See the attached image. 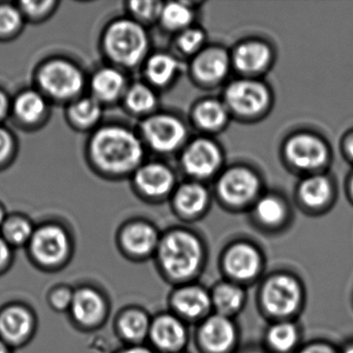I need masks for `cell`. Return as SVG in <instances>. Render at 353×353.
<instances>
[{"instance_id": "1", "label": "cell", "mask_w": 353, "mask_h": 353, "mask_svg": "<svg viewBox=\"0 0 353 353\" xmlns=\"http://www.w3.org/2000/svg\"><path fill=\"white\" fill-rule=\"evenodd\" d=\"M94 162L110 173H125L141 161L143 150L138 138L121 127L103 128L92 138Z\"/></svg>"}, {"instance_id": "28", "label": "cell", "mask_w": 353, "mask_h": 353, "mask_svg": "<svg viewBox=\"0 0 353 353\" xmlns=\"http://www.w3.org/2000/svg\"><path fill=\"white\" fill-rule=\"evenodd\" d=\"M1 228H3L1 236L13 249L28 245L34 232L32 224L26 219L22 218L10 219L9 221L5 222Z\"/></svg>"}, {"instance_id": "31", "label": "cell", "mask_w": 353, "mask_h": 353, "mask_svg": "<svg viewBox=\"0 0 353 353\" xmlns=\"http://www.w3.org/2000/svg\"><path fill=\"white\" fill-rule=\"evenodd\" d=\"M161 20L170 30H183L192 21L191 10L181 3H170L163 7Z\"/></svg>"}, {"instance_id": "24", "label": "cell", "mask_w": 353, "mask_h": 353, "mask_svg": "<svg viewBox=\"0 0 353 353\" xmlns=\"http://www.w3.org/2000/svg\"><path fill=\"white\" fill-rule=\"evenodd\" d=\"M206 190L197 183H188L179 190L176 194L177 208L181 212L189 216L199 214L208 204Z\"/></svg>"}, {"instance_id": "11", "label": "cell", "mask_w": 353, "mask_h": 353, "mask_svg": "<svg viewBox=\"0 0 353 353\" xmlns=\"http://www.w3.org/2000/svg\"><path fill=\"white\" fill-rule=\"evenodd\" d=\"M289 161L301 169L321 166L327 158V150L321 140L307 134L294 136L286 145Z\"/></svg>"}, {"instance_id": "10", "label": "cell", "mask_w": 353, "mask_h": 353, "mask_svg": "<svg viewBox=\"0 0 353 353\" xmlns=\"http://www.w3.org/2000/svg\"><path fill=\"white\" fill-rule=\"evenodd\" d=\"M226 100L235 112L254 115L266 106L268 94L266 88L259 82L241 80L227 88Z\"/></svg>"}, {"instance_id": "39", "label": "cell", "mask_w": 353, "mask_h": 353, "mask_svg": "<svg viewBox=\"0 0 353 353\" xmlns=\"http://www.w3.org/2000/svg\"><path fill=\"white\" fill-rule=\"evenodd\" d=\"M162 3L158 1H133L131 3V10L136 16L142 19H154L161 15Z\"/></svg>"}, {"instance_id": "51", "label": "cell", "mask_w": 353, "mask_h": 353, "mask_svg": "<svg viewBox=\"0 0 353 353\" xmlns=\"http://www.w3.org/2000/svg\"><path fill=\"white\" fill-rule=\"evenodd\" d=\"M250 353H260V352H250Z\"/></svg>"}, {"instance_id": "21", "label": "cell", "mask_w": 353, "mask_h": 353, "mask_svg": "<svg viewBox=\"0 0 353 353\" xmlns=\"http://www.w3.org/2000/svg\"><path fill=\"white\" fill-rule=\"evenodd\" d=\"M270 59V49L260 42H249L241 45L233 57L237 69L245 73L261 71L266 67Z\"/></svg>"}, {"instance_id": "18", "label": "cell", "mask_w": 353, "mask_h": 353, "mask_svg": "<svg viewBox=\"0 0 353 353\" xmlns=\"http://www.w3.org/2000/svg\"><path fill=\"white\" fill-rule=\"evenodd\" d=\"M174 183L172 173L161 164L145 165L138 170L136 183L144 193L154 197L165 195Z\"/></svg>"}, {"instance_id": "27", "label": "cell", "mask_w": 353, "mask_h": 353, "mask_svg": "<svg viewBox=\"0 0 353 353\" xmlns=\"http://www.w3.org/2000/svg\"><path fill=\"white\" fill-rule=\"evenodd\" d=\"M46 109L44 98L36 92H26L16 101L15 112L21 121L34 123L41 119Z\"/></svg>"}, {"instance_id": "23", "label": "cell", "mask_w": 353, "mask_h": 353, "mask_svg": "<svg viewBox=\"0 0 353 353\" xmlns=\"http://www.w3.org/2000/svg\"><path fill=\"white\" fill-rule=\"evenodd\" d=\"M92 90L99 101H113L119 98L125 86V79L114 69H103L92 79Z\"/></svg>"}, {"instance_id": "38", "label": "cell", "mask_w": 353, "mask_h": 353, "mask_svg": "<svg viewBox=\"0 0 353 353\" xmlns=\"http://www.w3.org/2000/svg\"><path fill=\"white\" fill-rule=\"evenodd\" d=\"M204 41V34L199 30H187L181 34L179 39V45L181 50L185 53H193L197 51Z\"/></svg>"}, {"instance_id": "9", "label": "cell", "mask_w": 353, "mask_h": 353, "mask_svg": "<svg viewBox=\"0 0 353 353\" xmlns=\"http://www.w3.org/2000/svg\"><path fill=\"white\" fill-rule=\"evenodd\" d=\"M142 130L148 143L158 152H171L185 136L183 123L169 115L150 117L143 123Z\"/></svg>"}, {"instance_id": "14", "label": "cell", "mask_w": 353, "mask_h": 353, "mask_svg": "<svg viewBox=\"0 0 353 353\" xmlns=\"http://www.w3.org/2000/svg\"><path fill=\"white\" fill-rule=\"evenodd\" d=\"M121 248L132 257H144L158 245L156 230L146 223H133L123 229L121 235Z\"/></svg>"}, {"instance_id": "15", "label": "cell", "mask_w": 353, "mask_h": 353, "mask_svg": "<svg viewBox=\"0 0 353 353\" xmlns=\"http://www.w3.org/2000/svg\"><path fill=\"white\" fill-rule=\"evenodd\" d=\"M200 338L202 344L210 351L223 352L234 342V327L224 315L212 316L202 325Z\"/></svg>"}, {"instance_id": "4", "label": "cell", "mask_w": 353, "mask_h": 353, "mask_svg": "<svg viewBox=\"0 0 353 353\" xmlns=\"http://www.w3.org/2000/svg\"><path fill=\"white\" fill-rule=\"evenodd\" d=\"M28 247L34 263L45 270H57L65 265L71 254L69 235L53 224L34 230Z\"/></svg>"}, {"instance_id": "46", "label": "cell", "mask_w": 353, "mask_h": 353, "mask_svg": "<svg viewBox=\"0 0 353 353\" xmlns=\"http://www.w3.org/2000/svg\"><path fill=\"white\" fill-rule=\"evenodd\" d=\"M0 353H12V348L6 344L3 340H0Z\"/></svg>"}, {"instance_id": "2", "label": "cell", "mask_w": 353, "mask_h": 353, "mask_svg": "<svg viewBox=\"0 0 353 353\" xmlns=\"http://www.w3.org/2000/svg\"><path fill=\"white\" fill-rule=\"evenodd\" d=\"M163 268L175 278H185L197 270L201 260L199 241L191 233L176 231L167 235L159 247Z\"/></svg>"}, {"instance_id": "45", "label": "cell", "mask_w": 353, "mask_h": 353, "mask_svg": "<svg viewBox=\"0 0 353 353\" xmlns=\"http://www.w3.org/2000/svg\"><path fill=\"white\" fill-rule=\"evenodd\" d=\"M8 107H9V105H8L7 98L3 92H0V119L5 117L8 111Z\"/></svg>"}, {"instance_id": "33", "label": "cell", "mask_w": 353, "mask_h": 353, "mask_svg": "<svg viewBox=\"0 0 353 353\" xmlns=\"http://www.w3.org/2000/svg\"><path fill=\"white\" fill-rule=\"evenodd\" d=\"M268 342L276 350H290L297 342L296 328L290 323L276 324L268 332Z\"/></svg>"}, {"instance_id": "22", "label": "cell", "mask_w": 353, "mask_h": 353, "mask_svg": "<svg viewBox=\"0 0 353 353\" xmlns=\"http://www.w3.org/2000/svg\"><path fill=\"white\" fill-rule=\"evenodd\" d=\"M177 311L188 317H197L203 314L210 305V297L199 287H188L181 289L173 299Z\"/></svg>"}, {"instance_id": "3", "label": "cell", "mask_w": 353, "mask_h": 353, "mask_svg": "<svg viewBox=\"0 0 353 353\" xmlns=\"http://www.w3.org/2000/svg\"><path fill=\"white\" fill-rule=\"evenodd\" d=\"M148 45V37L143 28L130 20L115 22L108 28L105 37V47L109 57L127 67L137 65L141 61Z\"/></svg>"}, {"instance_id": "36", "label": "cell", "mask_w": 353, "mask_h": 353, "mask_svg": "<svg viewBox=\"0 0 353 353\" xmlns=\"http://www.w3.org/2000/svg\"><path fill=\"white\" fill-rule=\"evenodd\" d=\"M21 26V14L11 6L0 7V34L15 32Z\"/></svg>"}, {"instance_id": "20", "label": "cell", "mask_w": 353, "mask_h": 353, "mask_svg": "<svg viewBox=\"0 0 353 353\" xmlns=\"http://www.w3.org/2000/svg\"><path fill=\"white\" fill-rule=\"evenodd\" d=\"M150 322L148 316L139 310H128L119 315L117 330L119 336L133 345L143 341L150 334Z\"/></svg>"}, {"instance_id": "26", "label": "cell", "mask_w": 353, "mask_h": 353, "mask_svg": "<svg viewBox=\"0 0 353 353\" xmlns=\"http://www.w3.org/2000/svg\"><path fill=\"white\" fill-rule=\"evenodd\" d=\"M179 63L170 55H154L146 65V75L152 83L165 85L172 80L176 73Z\"/></svg>"}, {"instance_id": "7", "label": "cell", "mask_w": 353, "mask_h": 353, "mask_svg": "<svg viewBox=\"0 0 353 353\" xmlns=\"http://www.w3.org/2000/svg\"><path fill=\"white\" fill-rule=\"evenodd\" d=\"M69 313L76 325L83 330H94L106 320L108 315L107 299L94 287H79L74 290Z\"/></svg>"}, {"instance_id": "37", "label": "cell", "mask_w": 353, "mask_h": 353, "mask_svg": "<svg viewBox=\"0 0 353 353\" xmlns=\"http://www.w3.org/2000/svg\"><path fill=\"white\" fill-rule=\"evenodd\" d=\"M73 295L74 290L69 287H57L49 294V305L57 312H69Z\"/></svg>"}, {"instance_id": "35", "label": "cell", "mask_w": 353, "mask_h": 353, "mask_svg": "<svg viewBox=\"0 0 353 353\" xmlns=\"http://www.w3.org/2000/svg\"><path fill=\"white\" fill-rule=\"evenodd\" d=\"M258 218L266 224H278L284 218L285 208L282 202L274 197L262 198L257 204Z\"/></svg>"}, {"instance_id": "42", "label": "cell", "mask_w": 353, "mask_h": 353, "mask_svg": "<svg viewBox=\"0 0 353 353\" xmlns=\"http://www.w3.org/2000/svg\"><path fill=\"white\" fill-rule=\"evenodd\" d=\"M12 150V139L6 130L0 129V162L9 156Z\"/></svg>"}, {"instance_id": "19", "label": "cell", "mask_w": 353, "mask_h": 353, "mask_svg": "<svg viewBox=\"0 0 353 353\" xmlns=\"http://www.w3.org/2000/svg\"><path fill=\"white\" fill-rule=\"evenodd\" d=\"M229 59L221 49H210L202 52L194 61V72L201 81L218 82L226 76Z\"/></svg>"}, {"instance_id": "41", "label": "cell", "mask_w": 353, "mask_h": 353, "mask_svg": "<svg viewBox=\"0 0 353 353\" xmlns=\"http://www.w3.org/2000/svg\"><path fill=\"white\" fill-rule=\"evenodd\" d=\"M13 261V248L0 235V274L7 272Z\"/></svg>"}, {"instance_id": "12", "label": "cell", "mask_w": 353, "mask_h": 353, "mask_svg": "<svg viewBox=\"0 0 353 353\" xmlns=\"http://www.w3.org/2000/svg\"><path fill=\"white\" fill-rule=\"evenodd\" d=\"M259 187L253 172L245 168H234L225 173L219 183L222 197L231 204H243L256 195Z\"/></svg>"}, {"instance_id": "13", "label": "cell", "mask_w": 353, "mask_h": 353, "mask_svg": "<svg viewBox=\"0 0 353 353\" xmlns=\"http://www.w3.org/2000/svg\"><path fill=\"white\" fill-rule=\"evenodd\" d=\"M221 162L219 148L210 140H196L185 150L183 164L190 174L198 177L212 175Z\"/></svg>"}, {"instance_id": "43", "label": "cell", "mask_w": 353, "mask_h": 353, "mask_svg": "<svg viewBox=\"0 0 353 353\" xmlns=\"http://www.w3.org/2000/svg\"><path fill=\"white\" fill-rule=\"evenodd\" d=\"M301 353H338L332 347L327 345H314V346L307 347Z\"/></svg>"}, {"instance_id": "16", "label": "cell", "mask_w": 353, "mask_h": 353, "mask_svg": "<svg viewBox=\"0 0 353 353\" xmlns=\"http://www.w3.org/2000/svg\"><path fill=\"white\" fill-rule=\"evenodd\" d=\"M152 343L162 350H175L185 344V330L183 324L172 316H161L150 324Z\"/></svg>"}, {"instance_id": "6", "label": "cell", "mask_w": 353, "mask_h": 353, "mask_svg": "<svg viewBox=\"0 0 353 353\" xmlns=\"http://www.w3.org/2000/svg\"><path fill=\"white\" fill-rule=\"evenodd\" d=\"M41 86L53 98L65 100L79 94L83 77L77 68L63 61H53L41 70Z\"/></svg>"}, {"instance_id": "50", "label": "cell", "mask_w": 353, "mask_h": 353, "mask_svg": "<svg viewBox=\"0 0 353 353\" xmlns=\"http://www.w3.org/2000/svg\"><path fill=\"white\" fill-rule=\"evenodd\" d=\"M351 189H352V192H353V179H352V183H351Z\"/></svg>"}, {"instance_id": "32", "label": "cell", "mask_w": 353, "mask_h": 353, "mask_svg": "<svg viewBox=\"0 0 353 353\" xmlns=\"http://www.w3.org/2000/svg\"><path fill=\"white\" fill-rule=\"evenodd\" d=\"M71 117L77 125L88 127L94 125L101 117L100 103L97 99L86 98L72 106Z\"/></svg>"}, {"instance_id": "17", "label": "cell", "mask_w": 353, "mask_h": 353, "mask_svg": "<svg viewBox=\"0 0 353 353\" xmlns=\"http://www.w3.org/2000/svg\"><path fill=\"white\" fill-rule=\"evenodd\" d=\"M260 257L251 245L241 243L229 250L225 258L227 272L239 280L253 278L259 270Z\"/></svg>"}, {"instance_id": "47", "label": "cell", "mask_w": 353, "mask_h": 353, "mask_svg": "<svg viewBox=\"0 0 353 353\" xmlns=\"http://www.w3.org/2000/svg\"><path fill=\"white\" fill-rule=\"evenodd\" d=\"M347 150L350 157L353 158V136L349 139L348 143H347Z\"/></svg>"}, {"instance_id": "40", "label": "cell", "mask_w": 353, "mask_h": 353, "mask_svg": "<svg viewBox=\"0 0 353 353\" xmlns=\"http://www.w3.org/2000/svg\"><path fill=\"white\" fill-rule=\"evenodd\" d=\"M52 1H23L22 9L32 17L45 15L52 7Z\"/></svg>"}, {"instance_id": "49", "label": "cell", "mask_w": 353, "mask_h": 353, "mask_svg": "<svg viewBox=\"0 0 353 353\" xmlns=\"http://www.w3.org/2000/svg\"><path fill=\"white\" fill-rule=\"evenodd\" d=\"M3 224H5V214H3V210L0 208V227H3Z\"/></svg>"}, {"instance_id": "5", "label": "cell", "mask_w": 353, "mask_h": 353, "mask_svg": "<svg viewBox=\"0 0 353 353\" xmlns=\"http://www.w3.org/2000/svg\"><path fill=\"white\" fill-rule=\"evenodd\" d=\"M36 328V315L28 305L15 303L0 310V340L12 349L32 340Z\"/></svg>"}, {"instance_id": "44", "label": "cell", "mask_w": 353, "mask_h": 353, "mask_svg": "<svg viewBox=\"0 0 353 353\" xmlns=\"http://www.w3.org/2000/svg\"><path fill=\"white\" fill-rule=\"evenodd\" d=\"M117 353H154L146 347L140 346V345H132V346L125 347Z\"/></svg>"}, {"instance_id": "30", "label": "cell", "mask_w": 353, "mask_h": 353, "mask_svg": "<svg viewBox=\"0 0 353 353\" xmlns=\"http://www.w3.org/2000/svg\"><path fill=\"white\" fill-rule=\"evenodd\" d=\"M196 119L202 128L216 129L226 121V108L216 101H205L196 110Z\"/></svg>"}, {"instance_id": "25", "label": "cell", "mask_w": 353, "mask_h": 353, "mask_svg": "<svg viewBox=\"0 0 353 353\" xmlns=\"http://www.w3.org/2000/svg\"><path fill=\"white\" fill-rule=\"evenodd\" d=\"M332 195L330 181L323 176H312L305 179L299 188L301 200L312 208L323 205Z\"/></svg>"}, {"instance_id": "29", "label": "cell", "mask_w": 353, "mask_h": 353, "mask_svg": "<svg viewBox=\"0 0 353 353\" xmlns=\"http://www.w3.org/2000/svg\"><path fill=\"white\" fill-rule=\"evenodd\" d=\"M243 301V293L239 287L231 284L219 286L214 293V303L221 315L237 311Z\"/></svg>"}, {"instance_id": "8", "label": "cell", "mask_w": 353, "mask_h": 353, "mask_svg": "<svg viewBox=\"0 0 353 353\" xmlns=\"http://www.w3.org/2000/svg\"><path fill=\"white\" fill-rule=\"evenodd\" d=\"M299 301L301 289L296 281L290 276H274L264 287V305L274 315H289L296 310Z\"/></svg>"}, {"instance_id": "48", "label": "cell", "mask_w": 353, "mask_h": 353, "mask_svg": "<svg viewBox=\"0 0 353 353\" xmlns=\"http://www.w3.org/2000/svg\"><path fill=\"white\" fill-rule=\"evenodd\" d=\"M341 353H353V342L347 345Z\"/></svg>"}, {"instance_id": "34", "label": "cell", "mask_w": 353, "mask_h": 353, "mask_svg": "<svg viewBox=\"0 0 353 353\" xmlns=\"http://www.w3.org/2000/svg\"><path fill=\"white\" fill-rule=\"evenodd\" d=\"M130 109L138 113L148 112L156 105V96L148 86L137 84L128 92L125 98Z\"/></svg>"}]
</instances>
